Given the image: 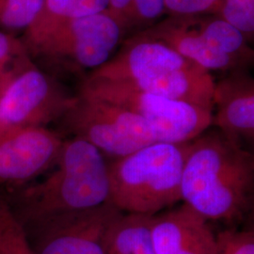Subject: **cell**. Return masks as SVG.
<instances>
[{
  "instance_id": "22",
  "label": "cell",
  "mask_w": 254,
  "mask_h": 254,
  "mask_svg": "<svg viewBox=\"0 0 254 254\" xmlns=\"http://www.w3.org/2000/svg\"><path fill=\"white\" fill-rule=\"evenodd\" d=\"M164 12V0H134L133 25H150Z\"/></svg>"
},
{
  "instance_id": "5",
  "label": "cell",
  "mask_w": 254,
  "mask_h": 254,
  "mask_svg": "<svg viewBox=\"0 0 254 254\" xmlns=\"http://www.w3.org/2000/svg\"><path fill=\"white\" fill-rule=\"evenodd\" d=\"M60 121L64 129L114 158L158 142L154 130L136 114L107 102L78 94Z\"/></svg>"
},
{
  "instance_id": "12",
  "label": "cell",
  "mask_w": 254,
  "mask_h": 254,
  "mask_svg": "<svg viewBox=\"0 0 254 254\" xmlns=\"http://www.w3.org/2000/svg\"><path fill=\"white\" fill-rule=\"evenodd\" d=\"M139 35L161 42L206 71H238L246 66L208 46L197 29L194 16H171Z\"/></svg>"
},
{
  "instance_id": "8",
  "label": "cell",
  "mask_w": 254,
  "mask_h": 254,
  "mask_svg": "<svg viewBox=\"0 0 254 254\" xmlns=\"http://www.w3.org/2000/svg\"><path fill=\"white\" fill-rule=\"evenodd\" d=\"M121 213L110 202L24 228L35 254H106L105 236Z\"/></svg>"
},
{
  "instance_id": "21",
  "label": "cell",
  "mask_w": 254,
  "mask_h": 254,
  "mask_svg": "<svg viewBox=\"0 0 254 254\" xmlns=\"http://www.w3.org/2000/svg\"><path fill=\"white\" fill-rule=\"evenodd\" d=\"M30 58L22 40L0 30V64L12 66Z\"/></svg>"
},
{
  "instance_id": "15",
  "label": "cell",
  "mask_w": 254,
  "mask_h": 254,
  "mask_svg": "<svg viewBox=\"0 0 254 254\" xmlns=\"http://www.w3.org/2000/svg\"><path fill=\"white\" fill-rule=\"evenodd\" d=\"M194 21L197 29L210 47L236 59L244 66L253 62L254 52L248 46L244 35L236 27L217 15L213 18L194 16Z\"/></svg>"
},
{
  "instance_id": "2",
  "label": "cell",
  "mask_w": 254,
  "mask_h": 254,
  "mask_svg": "<svg viewBox=\"0 0 254 254\" xmlns=\"http://www.w3.org/2000/svg\"><path fill=\"white\" fill-rule=\"evenodd\" d=\"M109 202V163L105 155L78 137L64 139L53 171L27 188L13 210L23 227L48 218L82 212Z\"/></svg>"
},
{
  "instance_id": "24",
  "label": "cell",
  "mask_w": 254,
  "mask_h": 254,
  "mask_svg": "<svg viewBox=\"0 0 254 254\" xmlns=\"http://www.w3.org/2000/svg\"><path fill=\"white\" fill-rule=\"evenodd\" d=\"M16 64H14L12 66L0 64V94H1V91H3L6 83L8 81L10 74H11V72L13 70V67Z\"/></svg>"
},
{
  "instance_id": "18",
  "label": "cell",
  "mask_w": 254,
  "mask_h": 254,
  "mask_svg": "<svg viewBox=\"0 0 254 254\" xmlns=\"http://www.w3.org/2000/svg\"><path fill=\"white\" fill-rule=\"evenodd\" d=\"M217 16L236 27L248 42L254 39V0H222Z\"/></svg>"
},
{
  "instance_id": "13",
  "label": "cell",
  "mask_w": 254,
  "mask_h": 254,
  "mask_svg": "<svg viewBox=\"0 0 254 254\" xmlns=\"http://www.w3.org/2000/svg\"><path fill=\"white\" fill-rule=\"evenodd\" d=\"M109 0H44L33 23L24 31L27 48L55 27L75 19L107 11Z\"/></svg>"
},
{
  "instance_id": "20",
  "label": "cell",
  "mask_w": 254,
  "mask_h": 254,
  "mask_svg": "<svg viewBox=\"0 0 254 254\" xmlns=\"http://www.w3.org/2000/svg\"><path fill=\"white\" fill-rule=\"evenodd\" d=\"M222 0H164L171 16H199L218 13Z\"/></svg>"
},
{
  "instance_id": "4",
  "label": "cell",
  "mask_w": 254,
  "mask_h": 254,
  "mask_svg": "<svg viewBox=\"0 0 254 254\" xmlns=\"http://www.w3.org/2000/svg\"><path fill=\"white\" fill-rule=\"evenodd\" d=\"M78 94L107 102L139 116L161 142H189L212 126L210 110L138 91L120 82L86 77Z\"/></svg>"
},
{
  "instance_id": "19",
  "label": "cell",
  "mask_w": 254,
  "mask_h": 254,
  "mask_svg": "<svg viewBox=\"0 0 254 254\" xmlns=\"http://www.w3.org/2000/svg\"><path fill=\"white\" fill-rule=\"evenodd\" d=\"M217 237V254H254V230H226Z\"/></svg>"
},
{
  "instance_id": "16",
  "label": "cell",
  "mask_w": 254,
  "mask_h": 254,
  "mask_svg": "<svg viewBox=\"0 0 254 254\" xmlns=\"http://www.w3.org/2000/svg\"><path fill=\"white\" fill-rule=\"evenodd\" d=\"M0 254H35L26 231L6 200L0 198Z\"/></svg>"
},
{
  "instance_id": "7",
  "label": "cell",
  "mask_w": 254,
  "mask_h": 254,
  "mask_svg": "<svg viewBox=\"0 0 254 254\" xmlns=\"http://www.w3.org/2000/svg\"><path fill=\"white\" fill-rule=\"evenodd\" d=\"M124 27L108 11L58 26L27 46L29 56L42 58L67 70H95L108 63Z\"/></svg>"
},
{
  "instance_id": "6",
  "label": "cell",
  "mask_w": 254,
  "mask_h": 254,
  "mask_svg": "<svg viewBox=\"0 0 254 254\" xmlns=\"http://www.w3.org/2000/svg\"><path fill=\"white\" fill-rule=\"evenodd\" d=\"M75 96L39 69L30 58L16 64L0 94V138L27 127L60 121Z\"/></svg>"
},
{
  "instance_id": "17",
  "label": "cell",
  "mask_w": 254,
  "mask_h": 254,
  "mask_svg": "<svg viewBox=\"0 0 254 254\" xmlns=\"http://www.w3.org/2000/svg\"><path fill=\"white\" fill-rule=\"evenodd\" d=\"M43 3L44 0H0V28L25 31L36 18Z\"/></svg>"
},
{
  "instance_id": "3",
  "label": "cell",
  "mask_w": 254,
  "mask_h": 254,
  "mask_svg": "<svg viewBox=\"0 0 254 254\" xmlns=\"http://www.w3.org/2000/svg\"><path fill=\"white\" fill-rule=\"evenodd\" d=\"M190 142H155L109 163V202L123 213L155 216L182 201Z\"/></svg>"
},
{
  "instance_id": "9",
  "label": "cell",
  "mask_w": 254,
  "mask_h": 254,
  "mask_svg": "<svg viewBox=\"0 0 254 254\" xmlns=\"http://www.w3.org/2000/svg\"><path fill=\"white\" fill-rule=\"evenodd\" d=\"M64 138L46 127H27L0 138V182L24 183L54 166Z\"/></svg>"
},
{
  "instance_id": "14",
  "label": "cell",
  "mask_w": 254,
  "mask_h": 254,
  "mask_svg": "<svg viewBox=\"0 0 254 254\" xmlns=\"http://www.w3.org/2000/svg\"><path fill=\"white\" fill-rule=\"evenodd\" d=\"M154 217L121 212L107 230L105 236L106 254L154 253L152 240Z\"/></svg>"
},
{
  "instance_id": "11",
  "label": "cell",
  "mask_w": 254,
  "mask_h": 254,
  "mask_svg": "<svg viewBox=\"0 0 254 254\" xmlns=\"http://www.w3.org/2000/svg\"><path fill=\"white\" fill-rule=\"evenodd\" d=\"M152 240L155 254H218L208 220L185 202L154 216Z\"/></svg>"
},
{
  "instance_id": "23",
  "label": "cell",
  "mask_w": 254,
  "mask_h": 254,
  "mask_svg": "<svg viewBox=\"0 0 254 254\" xmlns=\"http://www.w3.org/2000/svg\"><path fill=\"white\" fill-rule=\"evenodd\" d=\"M107 11L125 29L134 22V0H109Z\"/></svg>"
},
{
  "instance_id": "25",
  "label": "cell",
  "mask_w": 254,
  "mask_h": 254,
  "mask_svg": "<svg viewBox=\"0 0 254 254\" xmlns=\"http://www.w3.org/2000/svg\"><path fill=\"white\" fill-rule=\"evenodd\" d=\"M155 254V253H153V254Z\"/></svg>"
},
{
  "instance_id": "1",
  "label": "cell",
  "mask_w": 254,
  "mask_h": 254,
  "mask_svg": "<svg viewBox=\"0 0 254 254\" xmlns=\"http://www.w3.org/2000/svg\"><path fill=\"white\" fill-rule=\"evenodd\" d=\"M208 129L190 142L182 200L208 221L236 223L254 207V153Z\"/></svg>"
},
{
  "instance_id": "10",
  "label": "cell",
  "mask_w": 254,
  "mask_h": 254,
  "mask_svg": "<svg viewBox=\"0 0 254 254\" xmlns=\"http://www.w3.org/2000/svg\"><path fill=\"white\" fill-rule=\"evenodd\" d=\"M212 126L245 149L254 144V81L245 70L234 71L215 83Z\"/></svg>"
}]
</instances>
